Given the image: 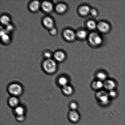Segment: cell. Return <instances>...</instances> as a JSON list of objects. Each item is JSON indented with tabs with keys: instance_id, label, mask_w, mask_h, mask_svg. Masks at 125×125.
<instances>
[{
	"instance_id": "obj_29",
	"label": "cell",
	"mask_w": 125,
	"mask_h": 125,
	"mask_svg": "<svg viewBox=\"0 0 125 125\" xmlns=\"http://www.w3.org/2000/svg\"><path fill=\"white\" fill-rule=\"evenodd\" d=\"M57 29L54 27L50 29V33L51 35H55L57 34Z\"/></svg>"
},
{
	"instance_id": "obj_7",
	"label": "cell",
	"mask_w": 125,
	"mask_h": 125,
	"mask_svg": "<svg viewBox=\"0 0 125 125\" xmlns=\"http://www.w3.org/2000/svg\"><path fill=\"white\" fill-rule=\"evenodd\" d=\"M68 117L72 123H75L79 122L80 119V115L77 111H71L69 113Z\"/></svg>"
},
{
	"instance_id": "obj_26",
	"label": "cell",
	"mask_w": 125,
	"mask_h": 125,
	"mask_svg": "<svg viewBox=\"0 0 125 125\" xmlns=\"http://www.w3.org/2000/svg\"><path fill=\"white\" fill-rule=\"evenodd\" d=\"M6 27L5 29L7 31V32L9 34L14 29V27L13 24L10 23L9 24L6 26Z\"/></svg>"
},
{
	"instance_id": "obj_25",
	"label": "cell",
	"mask_w": 125,
	"mask_h": 125,
	"mask_svg": "<svg viewBox=\"0 0 125 125\" xmlns=\"http://www.w3.org/2000/svg\"><path fill=\"white\" fill-rule=\"evenodd\" d=\"M70 107L72 111H76L78 108V104L77 103L73 102L70 104Z\"/></svg>"
},
{
	"instance_id": "obj_17",
	"label": "cell",
	"mask_w": 125,
	"mask_h": 125,
	"mask_svg": "<svg viewBox=\"0 0 125 125\" xmlns=\"http://www.w3.org/2000/svg\"><path fill=\"white\" fill-rule=\"evenodd\" d=\"M90 9L88 6H83L81 7L79 9V12L82 15H85L90 12Z\"/></svg>"
},
{
	"instance_id": "obj_2",
	"label": "cell",
	"mask_w": 125,
	"mask_h": 125,
	"mask_svg": "<svg viewBox=\"0 0 125 125\" xmlns=\"http://www.w3.org/2000/svg\"><path fill=\"white\" fill-rule=\"evenodd\" d=\"M96 97L97 100L102 104L106 105L109 103V97L108 93L105 91H99L96 93Z\"/></svg>"
},
{
	"instance_id": "obj_32",
	"label": "cell",
	"mask_w": 125,
	"mask_h": 125,
	"mask_svg": "<svg viewBox=\"0 0 125 125\" xmlns=\"http://www.w3.org/2000/svg\"><path fill=\"white\" fill-rule=\"evenodd\" d=\"M7 34L9 33L8 32H7V31L5 29H1L0 31V33L1 37L3 36V35H5V34Z\"/></svg>"
},
{
	"instance_id": "obj_19",
	"label": "cell",
	"mask_w": 125,
	"mask_h": 125,
	"mask_svg": "<svg viewBox=\"0 0 125 125\" xmlns=\"http://www.w3.org/2000/svg\"><path fill=\"white\" fill-rule=\"evenodd\" d=\"M0 21L2 25L6 26L10 23V19L8 16L3 15L1 17Z\"/></svg>"
},
{
	"instance_id": "obj_24",
	"label": "cell",
	"mask_w": 125,
	"mask_h": 125,
	"mask_svg": "<svg viewBox=\"0 0 125 125\" xmlns=\"http://www.w3.org/2000/svg\"><path fill=\"white\" fill-rule=\"evenodd\" d=\"M87 26L89 29L94 30L96 28V24L95 22L93 21H89L87 23Z\"/></svg>"
},
{
	"instance_id": "obj_22",
	"label": "cell",
	"mask_w": 125,
	"mask_h": 125,
	"mask_svg": "<svg viewBox=\"0 0 125 125\" xmlns=\"http://www.w3.org/2000/svg\"><path fill=\"white\" fill-rule=\"evenodd\" d=\"M1 41L3 43H9L10 41V37L9 34H7L1 37Z\"/></svg>"
},
{
	"instance_id": "obj_30",
	"label": "cell",
	"mask_w": 125,
	"mask_h": 125,
	"mask_svg": "<svg viewBox=\"0 0 125 125\" xmlns=\"http://www.w3.org/2000/svg\"><path fill=\"white\" fill-rule=\"evenodd\" d=\"M16 119L19 122H22L24 119V115L17 116Z\"/></svg>"
},
{
	"instance_id": "obj_1",
	"label": "cell",
	"mask_w": 125,
	"mask_h": 125,
	"mask_svg": "<svg viewBox=\"0 0 125 125\" xmlns=\"http://www.w3.org/2000/svg\"><path fill=\"white\" fill-rule=\"evenodd\" d=\"M44 70L49 73H54L57 70V64L55 61L51 59L45 60L42 63Z\"/></svg>"
},
{
	"instance_id": "obj_31",
	"label": "cell",
	"mask_w": 125,
	"mask_h": 125,
	"mask_svg": "<svg viewBox=\"0 0 125 125\" xmlns=\"http://www.w3.org/2000/svg\"><path fill=\"white\" fill-rule=\"evenodd\" d=\"M90 12L92 15L94 16L97 15L98 13L97 11L96 10L94 9L91 10Z\"/></svg>"
},
{
	"instance_id": "obj_15",
	"label": "cell",
	"mask_w": 125,
	"mask_h": 125,
	"mask_svg": "<svg viewBox=\"0 0 125 125\" xmlns=\"http://www.w3.org/2000/svg\"><path fill=\"white\" fill-rule=\"evenodd\" d=\"M67 9V6L63 3H58L55 7L56 10L59 13H63L66 11Z\"/></svg>"
},
{
	"instance_id": "obj_28",
	"label": "cell",
	"mask_w": 125,
	"mask_h": 125,
	"mask_svg": "<svg viewBox=\"0 0 125 125\" xmlns=\"http://www.w3.org/2000/svg\"><path fill=\"white\" fill-rule=\"evenodd\" d=\"M43 55L44 57L46 59H51L52 56V53L49 51L45 52H44Z\"/></svg>"
},
{
	"instance_id": "obj_3",
	"label": "cell",
	"mask_w": 125,
	"mask_h": 125,
	"mask_svg": "<svg viewBox=\"0 0 125 125\" xmlns=\"http://www.w3.org/2000/svg\"><path fill=\"white\" fill-rule=\"evenodd\" d=\"M9 93L13 96H18L20 95L22 92V88L21 86L18 83H13L8 87Z\"/></svg>"
},
{
	"instance_id": "obj_21",
	"label": "cell",
	"mask_w": 125,
	"mask_h": 125,
	"mask_svg": "<svg viewBox=\"0 0 125 125\" xmlns=\"http://www.w3.org/2000/svg\"><path fill=\"white\" fill-rule=\"evenodd\" d=\"M15 112L17 116L24 115V109L22 106H18L15 107Z\"/></svg>"
},
{
	"instance_id": "obj_5",
	"label": "cell",
	"mask_w": 125,
	"mask_h": 125,
	"mask_svg": "<svg viewBox=\"0 0 125 125\" xmlns=\"http://www.w3.org/2000/svg\"><path fill=\"white\" fill-rule=\"evenodd\" d=\"M41 7L44 12L47 13H51L53 9L52 3L48 1H43L42 3Z\"/></svg>"
},
{
	"instance_id": "obj_11",
	"label": "cell",
	"mask_w": 125,
	"mask_h": 125,
	"mask_svg": "<svg viewBox=\"0 0 125 125\" xmlns=\"http://www.w3.org/2000/svg\"><path fill=\"white\" fill-rule=\"evenodd\" d=\"M41 6L39 1L35 0L32 1L29 5V8L33 12H36L39 10Z\"/></svg>"
},
{
	"instance_id": "obj_4",
	"label": "cell",
	"mask_w": 125,
	"mask_h": 125,
	"mask_svg": "<svg viewBox=\"0 0 125 125\" xmlns=\"http://www.w3.org/2000/svg\"><path fill=\"white\" fill-rule=\"evenodd\" d=\"M89 41L93 46H98L102 42V39L97 34L92 33L90 34L89 37Z\"/></svg>"
},
{
	"instance_id": "obj_12",
	"label": "cell",
	"mask_w": 125,
	"mask_h": 125,
	"mask_svg": "<svg viewBox=\"0 0 125 125\" xmlns=\"http://www.w3.org/2000/svg\"><path fill=\"white\" fill-rule=\"evenodd\" d=\"M92 87L94 90L99 91L104 87V82L98 80L94 81L92 83Z\"/></svg>"
},
{
	"instance_id": "obj_16",
	"label": "cell",
	"mask_w": 125,
	"mask_h": 125,
	"mask_svg": "<svg viewBox=\"0 0 125 125\" xmlns=\"http://www.w3.org/2000/svg\"><path fill=\"white\" fill-rule=\"evenodd\" d=\"M19 100L16 97L13 96L11 97L9 100V103L10 106L12 107H16L18 106L19 104Z\"/></svg>"
},
{
	"instance_id": "obj_6",
	"label": "cell",
	"mask_w": 125,
	"mask_h": 125,
	"mask_svg": "<svg viewBox=\"0 0 125 125\" xmlns=\"http://www.w3.org/2000/svg\"><path fill=\"white\" fill-rule=\"evenodd\" d=\"M104 88L106 90L110 91L115 90L117 86V84L115 81L112 79L106 80L104 82Z\"/></svg>"
},
{
	"instance_id": "obj_18",
	"label": "cell",
	"mask_w": 125,
	"mask_h": 125,
	"mask_svg": "<svg viewBox=\"0 0 125 125\" xmlns=\"http://www.w3.org/2000/svg\"><path fill=\"white\" fill-rule=\"evenodd\" d=\"M97 80L103 82H104L107 80V75L105 72H98L96 74Z\"/></svg>"
},
{
	"instance_id": "obj_20",
	"label": "cell",
	"mask_w": 125,
	"mask_h": 125,
	"mask_svg": "<svg viewBox=\"0 0 125 125\" xmlns=\"http://www.w3.org/2000/svg\"><path fill=\"white\" fill-rule=\"evenodd\" d=\"M58 83L60 85L63 87L68 84V80L65 77H61L59 79Z\"/></svg>"
},
{
	"instance_id": "obj_9",
	"label": "cell",
	"mask_w": 125,
	"mask_h": 125,
	"mask_svg": "<svg viewBox=\"0 0 125 125\" xmlns=\"http://www.w3.org/2000/svg\"><path fill=\"white\" fill-rule=\"evenodd\" d=\"M42 23L45 27L49 29L54 27V22L52 18L49 17H45L42 20Z\"/></svg>"
},
{
	"instance_id": "obj_8",
	"label": "cell",
	"mask_w": 125,
	"mask_h": 125,
	"mask_svg": "<svg viewBox=\"0 0 125 125\" xmlns=\"http://www.w3.org/2000/svg\"><path fill=\"white\" fill-rule=\"evenodd\" d=\"M63 35L64 38L68 41H73L75 38V34L74 32L70 29L65 30L63 32Z\"/></svg>"
},
{
	"instance_id": "obj_27",
	"label": "cell",
	"mask_w": 125,
	"mask_h": 125,
	"mask_svg": "<svg viewBox=\"0 0 125 125\" xmlns=\"http://www.w3.org/2000/svg\"><path fill=\"white\" fill-rule=\"evenodd\" d=\"M108 94L109 97L113 98L116 97L117 95V92L115 90L110 91Z\"/></svg>"
},
{
	"instance_id": "obj_23",
	"label": "cell",
	"mask_w": 125,
	"mask_h": 125,
	"mask_svg": "<svg viewBox=\"0 0 125 125\" xmlns=\"http://www.w3.org/2000/svg\"><path fill=\"white\" fill-rule=\"evenodd\" d=\"M76 35L80 39H83L85 38L87 36L86 31L84 30H80L77 32Z\"/></svg>"
},
{
	"instance_id": "obj_10",
	"label": "cell",
	"mask_w": 125,
	"mask_h": 125,
	"mask_svg": "<svg viewBox=\"0 0 125 125\" xmlns=\"http://www.w3.org/2000/svg\"><path fill=\"white\" fill-rule=\"evenodd\" d=\"M53 57L56 61L61 62L64 60L65 58V55L62 51H57L54 54Z\"/></svg>"
},
{
	"instance_id": "obj_14",
	"label": "cell",
	"mask_w": 125,
	"mask_h": 125,
	"mask_svg": "<svg viewBox=\"0 0 125 125\" xmlns=\"http://www.w3.org/2000/svg\"><path fill=\"white\" fill-rule=\"evenodd\" d=\"M62 91L65 95L67 96H70L73 94L74 90L72 86L67 84L62 87Z\"/></svg>"
},
{
	"instance_id": "obj_13",
	"label": "cell",
	"mask_w": 125,
	"mask_h": 125,
	"mask_svg": "<svg viewBox=\"0 0 125 125\" xmlns=\"http://www.w3.org/2000/svg\"><path fill=\"white\" fill-rule=\"evenodd\" d=\"M97 28L101 32H106L109 30L110 26L107 23L104 22H101L98 24Z\"/></svg>"
}]
</instances>
